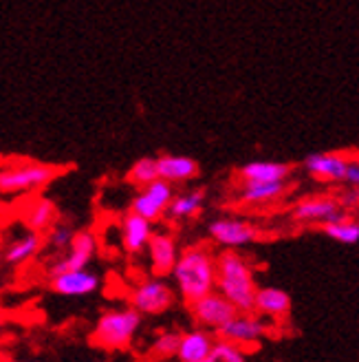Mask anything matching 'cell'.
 Segmentation results:
<instances>
[{
	"label": "cell",
	"instance_id": "484cf974",
	"mask_svg": "<svg viewBox=\"0 0 359 362\" xmlns=\"http://www.w3.org/2000/svg\"><path fill=\"white\" fill-rule=\"evenodd\" d=\"M75 228L71 226V223H66V221H56L53 223L47 232H44V243L49 245V247H53L56 252H64L68 245H71V241H73V237H75Z\"/></svg>",
	"mask_w": 359,
	"mask_h": 362
},
{
	"label": "cell",
	"instance_id": "4fadbf2b",
	"mask_svg": "<svg viewBox=\"0 0 359 362\" xmlns=\"http://www.w3.org/2000/svg\"><path fill=\"white\" fill-rule=\"evenodd\" d=\"M148 252V263L152 276H170V272L178 259V243L174 239V234L170 232H152V237L146 245Z\"/></svg>",
	"mask_w": 359,
	"mask_h": 362
},
{
	"label": "cell",
	"instance_id": "5bb4252c",
	"mask_svg": "<svg viewBox=\"0 0 359 362\" xmlns=\"http://www.w3.org/2000/svg\"><path fill=\"white\" fill-rule=\"evenodd\" d=\"M348 157L342 153H313L304 159V170L317 181L329 184H344V175L348 168Z\"/></svg>",
	"mask_w": 359,
	"mask_h": 362
},
{
	"label": "cell",
	"instance_id": "ffe728a7",
	"mask_svg": "<svg viewBox=\"0 0 359 362\" xmlns=\"http://www.w3.org/2000/svg\"><path fill=\"white\" fill-rule=\"evenodd\" d=\"M214 340H217V336L203 327L185 332L178 336V347L174 356L178 362H203L214 347Z\"/></svg>",
	"mask_w": 359,
	"mask_h": 362
},
{
	"label": "cell",
	"instance_id": "d4e9b609",
	"mask_svg": "<svg viewBox=\"0 0 359 362\" xmlns=\"http://www.w3.org/2000/svg\"><path fill=\"white\" fill-rule=\"evenodd\" d=\"M128 184H133L135 188H141V186H148L150 181L159 179V170H157V157H141L137 159L135 164L130 166L128 175Z\"/></svg>",
	"mask_w": 359,
	"mask_h": 362
},
{
	"label": "cell",
	"instance_id": "ba28073f",
	"mask_svg": "<svg viewBox=\"0 0 359 362\" xmlns=\"http://www.w3.org/2000/svg\"><path fill=\"white\" fill-rule=\"evenodd\" d=\"M172 197H174V186L164 179H154L148 186L137 188L130 202V212L143 216V219H148L150 223H157L159 219L166 216Z\"/></svg>",
	"mask_w": 359,
	"mask_h": 362
},
{
	"label": "cell",
	"instance_id": "603a6c76",
	"mask_svg": "<svg viewBox=\"0 0 359 362\" xmlns=\"http://www.w3.org/2000/svg\"><path fill=\"white\" fill-rule=\"evenodd\" d=\"M203 206H205V190L192 188V190H185L181 194L172 197L166 216L172 221H188V219H194V216L203 210Z\"/></svg>",
	"mask_w": 359,
	"mask_h": 362
},
{
	"label": "cell",
	"instance_id": "2e32d148",
	"mask_svg": "<svg viewBox=\"0 0 359 362\" xmlns=\"http://www.w3.org/2000/svg\"><path fill=\"white\" fill-rule=\"evenodd\" d=\"M152 223L135 212H126L119 221V241L128 255H141L152 237Z\"/></svg>",
	"mask_w": 359,
	"mask_h": 362
},
{
	"label": "cell",
	"instance_id": "7c38bea8",
	"mask_svg": "<svg viewBox=\"0 0 359 362\" xmlns=\"http://www.w3.org/2000/svg\"><path fill=\"white\" fill-rule=\"evenodd\" d=\"M99 274L88 267L82 269H66L60 274L51 276V289L66 298H84L91 296L99 289Z\"/></svg>",
	"mask_w": 359,
	"mask_h": 362
},
{
	"label": "cell",
	"instance_id": "d6986e66",
	"mask_svg": "<svg viewBox=\"0 0 359 362\" xmlns=\"http://www.w3.org/2000/svg\"><path fill=\"white\" fill-rule=\"evenodd\" d=\"M58 219H60V212H58L56 202H51V199L40 197V194L29 199L27 206L23 208V221H25L27 230H31V232L44 234Z\"/></svg>",
	"mask_w": 359,
	"mask_h": 362
},
{
	"label": "cell",
	"instance_id": "5b68a950",
	"mask_svg": "<svg viewBox=\"0 0 359 362\" xmlns=\"http://www.w3.org/2000/svg\"><path fill=\"white\" fill-rule=\"evenodd\" d=\"M130 307L141 316L166 314L174 305V287L164 276L143 279L130 289Z\"/></svg>",
	"mask_w": 359,
	"mask_h": 362
},
{
	"label": "cell",
	"instance_id": "f1b7e54d",
	"mask_svg": "<svg viewBox=\"0 0 359 362\" xmlns=\"http://www.w3.org/2000/svg\"><path fill=\"white\" fill-rule=\"evenodd\" d=\"M344 184L348 188L359 190V159L348 161V168H346V175H344Z\"/></svg>",
	"mask_w": 359,
	"mask_h": 362
},
{
	"label": "cell",
	"instance_id": "7402d4cb",
	"mask_svg": "<svg viewBox=\"0 0 359 362\" xmlns=\"http://www.w3.org/2000/svg\"><path fill=\"white\" fill-rule=\"evenodd\" d=\"M293 168L284 161H269V159H256L247 161L238 170L241 181H289Z\"/></svg>",
	"mask_w": 359,
	"mask_h": 362
},
{
	"label": "cell",
	"instance_id": "6da1fadb",
	"mask_svg": "<svg viewBox=\"0 0 359 362\" xmlns=\"http://www.w3.org/2000/svg\"><path fill=\"white\" fill-rule=\"evenodd\" d=\"M170 276L178 296L188 305L217 289V255L205 243L188 245L178 252Z\"/></svg>",
	"mask_w": 359,
	"mask_h": 362
},
{
	"label": "cell",
	"instance_id": "3957f363",
	"mask_svg": "<svg viewBox=\"0 0 359 362\" xmlns=\"http://www.w3.org/2000/svg\"><path fill=\"white\" fill-rule=\"evenodd\" d=\"M62 173V166H53L38 159H7L0 164V194H38Z\"/></svg>",
	"mask_w": 359,
	"mask_h": 362
},
{
	"label": "cell",
	"instance_id": "8992f818",
	"mask_svg": "<svg viewBox=\"0 0 359 362\" xmlns=\"http://www.w3.org/2000/svg\"><path fill=\"white\" fill-rule=\"evenodd\" d=\"M209 239L225 250H241L260 239V230L241 216H219L207 226Z\"/></svg>",
	"mask_w": 359,
	"mask_h": 362
},
{
	"label": "cell",
	"instance_id": "f546056e",
	"mask_svg": "<svg viewBox=\"0 0 359 362\" xmlns=\"http://www.w3.org/2000/svg\"><path fill=\"white\" fill-rule=\"evenodd\" d=\"M0 332H3V316H0Z\"/></svg>",
	"mask_w": 359,
	"mask_h": 362
},
{
	"label": "cell",
	"instance_id": "ac0fdd59",
	"mask_svg": "<svg viewBox=\"0 0 359 362\" xmlns=\"http://www.w3.org/2000/svg\"><path fill=\"white\" fill-rule=\"evenodd\" d=\"M254 312L269 320L286 318L291 312V296L280 287H258L254 298Z\"/></svg>",
	"mask_w": 359,
	"mask_h": 362
},
{
	"label": "cell",
	"instance_id": "83f0119b",
	"mask_svg": "<svg viewBox=\"0 0 359 362\" xmlns=\"http://www.w3.org/2000/svg\"><path fill=\"white\" fill-rule=\"evenodd\" d=\"M178 336L181 334L176 332H159L150 342V354L157 358H172L178 347Z\"/></svg>",
	"mask_w": 359,
	"mask_h": 362
},
{
	"label": "cell",
	"instance_id": "277c9868",
	"mask_svg": "<svg viewBox=\"0 0 359 362\" xmlns=\"http://www.w3.org/2000/svg\"><path fill=\"white\" fill-rule=\"evenodd\" d=\"M143 316L135 312L133 307H111L99 314L93 325L91 342L106 351H121L128 349L130 342L141 329Z\"/></svg>",
	"mask_w": 359,
	"mask_h": 362
},
{
	"label": "cell",
	"instance_id": "7a4b0ae2",
	"mask_svg": "<svg viewBox=\"0 0 359 362\" xmlns=\"http://www.w3.org/2000/svg\"><path fill=\"white\" fill-rule=\"evenodd\" d=\"M256 289L254 267L238 250H225L217 255V292L238 312H254Z\"/></svg>",
	"mask_w": 359,
	"mask_h": 362
},
{
	"label": "cell",
	"instance_id": "52a82bcc",
	"mask_svg": "<svg viewBox=\"0 0 359 362\" xmlns=\"http://www.w3.org/2000/svg\"><path fill=\"white\" fill-rule=\"evenodd\" d=\"M269 322L267 318L258 316L256 312H236L223 327L217 332V338H223L241 349L254 347L267 336Z\"/></svg>",
	"mask_w": 359,
	"mask_h": 362
},
{
	"label": "cell",
	"instance_id": "cb8c5ba5",
	"mask_svg": "<svg viewBox=\"0 0 359 362\" xmlns=\"http://www.w3.org/2000/svg\"><path fill=\"white\" fill-rule=\"evenodd\" d=\"M324 234L329 239L337 241V243H344V245H355L359 243V221L351 219V216H342V219H337L333 223H327L322 226Z\"/></svg>",
	"mask_w": 359,
	"mask_h": 362
},
{
	"label": "cell",
	"instance_id": "9a60e30c",
	"mask_svg": "<svg viewBox=\"0 0 359 362\" xmlns=\"http://www.w3.org/2000/svg\"><path fill=\"white\" fill-rule=\"evenodd\" d=\"M286 190H289L286 181H241L238 202L247 208H262L280 202Z\"/></svg>",
	"mask_w": 359,
	"mask_h": 362
},
{
	"label": "cell",
	"instance_id": "9c48e42d",
	"mask_svg": "<svg viewBox=\"0 0 359 362\" xmlns=\"http://www.w3.org/2000/svg\"><path fill=\"white\" fill-rule=\"evenodd\" d=\"M99 250V239L93 230H78L73 241L71 245L60 252V255L51 261L49 265V276L53 274H60V272H66V269H82V267H88L91 261L95 259Z\"/></svg>",
	"mask_w": 359,
	"mask_h": 362
},
{
	"label": "cell",
	"instance_id": "4316f807",
	"mask_svg": "<svg viewBox=\"0 0 359 362\" xmlns=\"http://www.w3.org/2000/svg\"><path fill=\"white\" fill-rule=\"evenodd\" d=\"M203 362H247V354L245 349L231 345V342L217 338L214 340V347L207 354V358Z\"/></svg>",
	"mask_w": 359,
	"mask_h": 362
},
{
	"label": "cell",
	"instance_id": "30bf717a",
	"mask_svg": "<svg viewBox=\"0 0 359 362\" xmlns=\"http://www.w3.org/2000/svg\"><path fill=\"white\" fill-rule=\"evenodd\" d=\"M342 216H346L342 204H339V199L331 194L304 197L291 210V219L302 226H327L342 219Z\"/></svg>",
	"mask_w": 359,
	"mask_h": 362
},
{
	"label": "cell",
	"instance_id": "44dd1931",
	"mask_svg": "<svg viewBox=\"0 0 359 362\" xmlns=\"http://www.w3.org/2000/svg\"><path fill=\"white\" fill-rule=\"evenodd\" d=\"M42 247H44V234L27 230L25 234L16 237L5 247L3 259L9 265H25V263H29V261H33L35 257H38Z\"/></svg>",
	"mask_w": 359,
	"mask_h": 362
},
{
	"label": "cell",
	"instance_id": "e0dca14e",
	"mask_svg": "<svg viewBox=\"0 0 359 362\" xmlns=\"http://www.w3.org/2000/svg\"><path fill=\"white\" fill-rule=\"evenodd\" d=\"M157 170H159V179L168 181V184H185V181H192L196 175H199V161L188 155H159L157 157Z\"/></svg>",
	"mask_w": 359,
	"mask_h": 362
},
{
	"label": "cell",
	"instance_id": "8fae6325",
	"mask_svg": "<svg viewBox=\"0 0 359 362\" xmlns=\"http://www.w3.org/2000/svg\"><path fill=\"white\" fill-rule=\"evenodd\" d=\"M188 307H190V314H192L194 322L203 329H212L214 334H217L223 325L238 312L223 294L217 292V289L188 303Z\"/></svg>",
	"mask_w": 359,
	"mask_h": 362
}]
</instances>
